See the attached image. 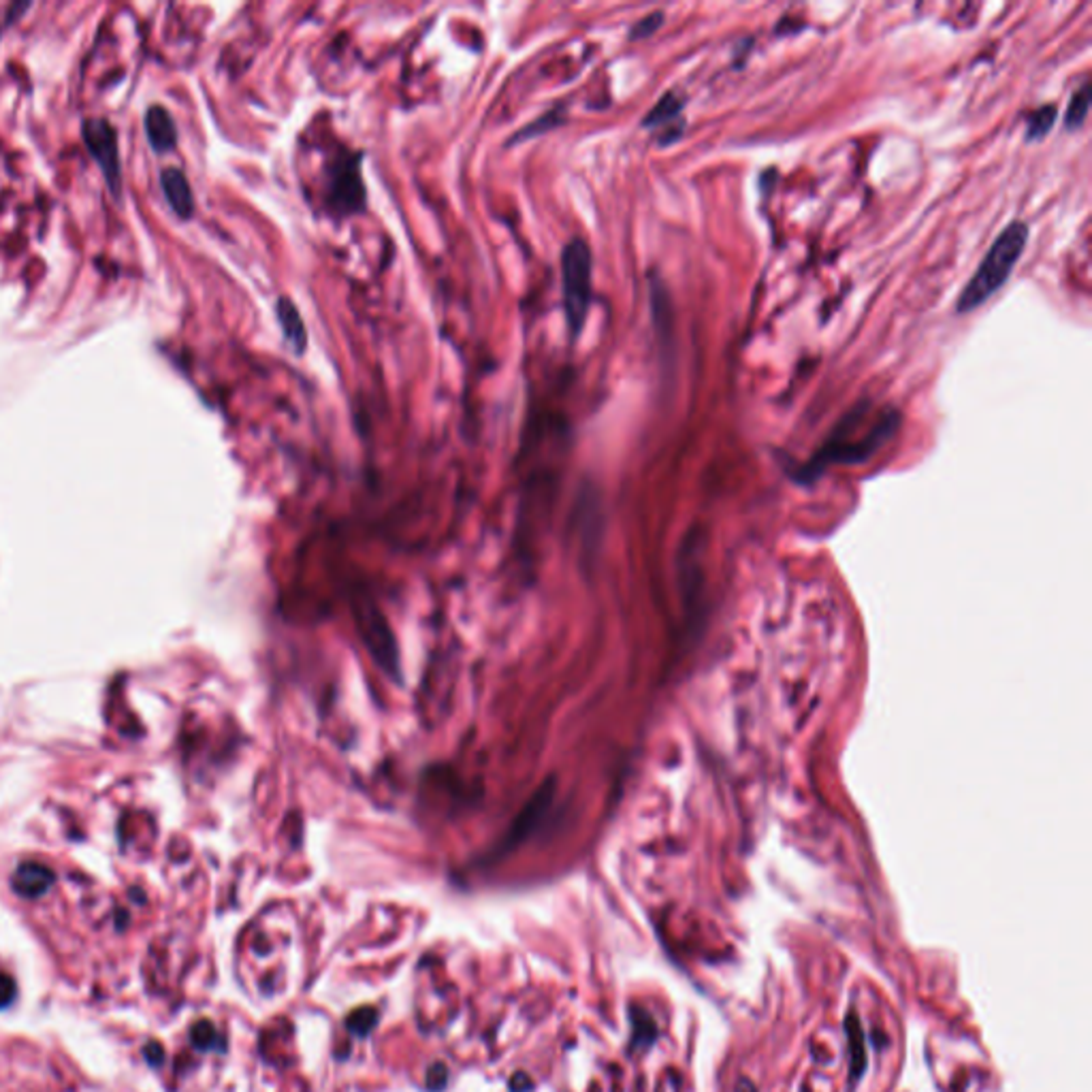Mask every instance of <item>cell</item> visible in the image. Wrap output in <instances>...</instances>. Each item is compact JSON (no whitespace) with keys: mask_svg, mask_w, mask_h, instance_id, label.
<instances>
[{"mask_svg":"<svg viewBox=\"0 0 1092 1092\" xmlns=\"http://www.w3.org/2000/svg\"><path fill=\"white\" fill-rule=\"evenodd\" d=\"M864 412H867V408H854V412H849L839 422V427L832 431V435L826 439V444L819 448L815 457L809 461L805 474L817 476L830 463L867 461L871 454H875L894 433H897L901 424L899 412L886 410V412L879 414L869 424L867 431H860Z\"/></svg>","mask_w":1092,"mask_h":1092,"instance_id":"cell-1","label":"cell"},{"mask_svg":"<svg viewBox=\"0 0 1092 1092\" xmlns=\"http://www.w3.org/2000/svg\"><path fill=\"white\" fill-rule=\"evenodd\" d=\"M1026 241H1028V226L1020 220L1011 222L1007 229L994 239L992 248L988 250L985 259L977 267L975 276L970 278L966 286L962 288L958 303H956V310H958L960 314L973 312L981 306V303L994 297L1000 291V286L1009 280L1013 267L1018 265L1020 256L1026 248Z\"/></svg>","mask_w":1092,"mask_h":1092,"instance_id":"cell-2","label":"cell"},{"mask_svg":"<svg viewBox=\"0 0 1092 1092\" xmlns=\"http://www.w3.org/2000/svg\"><path fill=\"white\" fill-rule=\"evenodd\" d=\"M591 271L594 259L583 239H572L561 254V273H564V310L570 336L576 338L585 327L591 306Z\"/></svg>","mask_w":1092,"mask_h":1092,"instance_id":"cell-3","label":"cell"},{"mask_svg":"<svg viewBox=\"0 0 1092 1092\" xmlns=\"http://www.w3.org/2000/svg\"><path fill=\"white\" fill-rule=\"evenodd\" d=\"M329 207L340 216H353L366 209V186L361 177V154H342L331 166L327 190Z\"/></svg>","mask_w":1092,"mask_h":1092,"instance_id":"cell-4","label":"cell"},{"mask_svg":"<svg viewBox=\"0 0 1092 1092\" xmlns=\"http://www.w3.org/2000/svg\"><path fill=\"white\" fill-rule=\"evenodd\" d=\"M82 135L90 154L99 162L105 179H108L112 192L118 194L120 184H123V175H120V151L114 127L108 120L88 118L82 127Z\"/></svg>","mask_w":1092,"mask_h":1092,"instance_id":"cell-5","label":"cell"},{"mask_svg":"<svg viewBox=\"0 0 1092 1092\" xmlns=\"http://www.w3.org/2000/svg\"><path fill=\"white\" fill-rule=\"evenodd\" d=\"M276 316H278L286 346L291 348L297 357H301L308 348V331H306V325H303L301 312L293 303V299L280 297L276 303Z\"/></svg>","mask_w":1092,"mask_h":1092,"instance_id":"cell-6","label":"cell"},{"mask_svg":"<svg viewBox=\"0 0 1092 1092\" xmlns=\"http://www.w3.org/2000/svg\"><path fill=\"white\" fill-rule=\"evenodd\" d=\"M160 186L164 192V199L169 201L175 214L179 218L188 220L194 214V196L186 175L171 166V169H164L160 173Z\"/></svg>","mask_w":1092,"mask_h":1092,"instance_id":"cell-7","label":"cell"},{"mask_svg":"<svg viewBox=\"0 0 1092 1092\" xmlns=\"http://www.w3.org/2000/svg\"><path fill=\"white\" fill-rule=\"evenodd\" d=\"M54 884V873L39 862H24L13 875V890L24 899L43 897Z\"/></svg>","mask_w":1092,"mask_h":1092,"instance_id":"cell-8","label":"cell"},{"mask_svg":"<svg viewBox=\"0 0 1092 1092\" xmlns=\"http://www.w3.org/2000/svg\"><path fill=\"white\" fill-rule=\"evenodd\" d=\"M145 133L149 145L156 151H169L177 143V129L171 114L160 105L149 108L145 114Z\"/></svg>","mask_w":1092,"mask_h":1092,"instance_id":"cell-9","label":"cell"},{"mask_svg":"<svg viewBox=\"0 0 1092 1092\" xmlns=\"http://www.w3.org/2000/svg\"><path fill=\"white\" fill-rule=\"evenodd\" d=\"M845 1030L849 1037V1052H852V1080H858L867 1067V1045H864V1033L856 1011L847 1013Z\"/></svg>","mask_w":1092,"mask_h":1092,"instance_id":"cell-10","label":"cell"},{"mask_svg":"<svg viewBox=\"0 0 1092 1092\" xmlns=\"http://www.w3.org/2000/svg\"><path fill=\"white\" fill-rule=\"evenodd\" d=\"M1090 110V86H1082L1078 93L1071 97V103L1065 114L1067 129H1080Z\"/></svg>","mask_w":1092,"mask_h":1092,"instance_id":"cell-11","label":"cell"},{"mask_svg":"<svg viewBox=\"0 0 1092 1092\" xmlns=\"http://www.w3.org/2000/svg\"><path fill=\"white\" fill-rule=\"evenodd\" d=\"M682 108L681 99H677L673 93L666 95L656 108L654 112H651L647 118H645V127H658V125H669L673 123V120L679 116Z\"/></svg>","mask_w":1092,"mask_h":1092,"instance_id":"cell-12","label":"cell"},{"mask_svg":"<svg viewBox=\"0 0 1092 1092\" xmlns=\"http://www.w3.org/2000/svg\"><path fill=\"white\" fill-rule=\"evenodd\" d=\"M190 1039H192L194 1048H199V1050H203V1052L220 1048V1041H222L220 1035H218V1030L214 1028V1024L207 1022V1020H201V1022H196V1024L192 1026V1030H190Z\"/></svg>","mask_w":1092,"mask_h":1092,"instance_id":"cell-13","label":"cell"},{"mask_svg":"<svg viewBox=\"0 0 1092 1092\" xmlns=\"http://www.w3.org/2000/svg\"><path fill=\"white\" fill-rule=\"evenodd\" d=\"M1056 120V108L1054 105H1043L1033 116L1028 118V139H1039L1045 133L1054 127Z\"/></svg>","mask_w":1092,"mask_h":1092,"instance_id":"cell-14","label":"cell"},{"mask_svg":"<svg viewBox=\"0 0 1092 1092\" xmlns=\"http://www.w3.org/2000/svg\"><path fill=\"white\" fill-rule=\"evenodd\" d=\"M561 123V110H553L549 114L540 116L536 123H532L529 127H525L523 131H519L517 135H514V141H521V139H529V136H534L536 133H542V131H549L553 127H557Z\"/></svg>","mask_w":1092,"mask_h":1092,"instance_id":"cell-15","label":"cell"},{"mask_svg":"<svg viewBox=\"0 0 1092 1092\" xmlns=\"http://www.w3.org/2000/svg\"><path fill=\"white\" fill-rule=\"evenodd\" d=\"M376 1020H378V1013L374 1009H368V1007L366 1009H357L351 1015V1018H348V1028H351L355 1035L363 1037V1035H368L370 1030L374 1028Z\"/></svg>","mask_w":1092,"mask_h":1092,"instance_id":"cell-16","label":"cell"},{"mask_svg":"<svg viewBox=\"0 0 1092 1092\" xmlns=\"http://www.w3.org/2000/svg\"><path fill=\"white\" fill-rule=\"evenodd\" d=\"M662 22H664V15H662V13L647 15L645 20H641L639 24H636V26L632 28L630 39H645V37H649V35H654L656 30L662 26Z\"/></svg>","mask_w":1092,"mask_h":1092,"instance_id":"cell-17","label":"cell"},{"mask_svg":"<svg viewBox=\"0 0 1092 1092\" xmlns=\"http://www.w3.org/2000/svg\"><path fill=\"white\" fill-rule=\"evenodd\" d=\"M15 998V981L11 975L0 973V1009L13 1003Z\"/></svg>","mask_w":1092,"mask_h":1092,"instance_id":"cell-18","label":"cell"},{"mask_svg":"<svg viewBox=\"0 0 1092 1092\" xmlns=\"http://www.w3.org/2000/svg\"><path fill=\"white\" fill-rule=\"evenodd\" d=\"M145 1056L151 1065H160L162 1058H164V1052H162V1045L160 1043H149L145 1048Z\"/></svg>","mask_w":1092,"mask_h":1092,"instance_id":"cell-19","label":"cell"}]
</instances>
